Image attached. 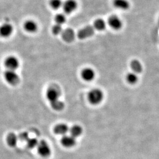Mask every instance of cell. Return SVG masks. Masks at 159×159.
<instances>
[{"mask_svg":"<svg viewBox=\"0 0 159 159\" xmlns=\"http://www.w3.org/2000/svg\"><path fill=\"white\" fill-rule=\"evenodd\" d=\"M103 93L100 89H93L89 93L88 99L89 102L92 104H98L101 102L103 99Z\"/></svg>","mask_w":159,"mask_h":159,"instance_id":"obj_1","label":"cell"},{"mask_svg":"<svg viewBox=\"0 0 159 159\" xmlns=\"http://www.w3.org/2000/svg\"><path fill=\"white\" fill-rule=\"evenodd\" d=\"M61 90L57 85H52L50 87L46 93L47 98L50 103L59 100Z\"/></svg>","mask_w":159,"mask_h":159,"instance_id":"obj_2","label":"cell"},{"mask_svg":"<svg viewBox=\"0 0 159 159\" xmlns=\"http://www.w3.org/2000/svg\"><path fill=\"white\" fill-rule=\"evenodd\" d=\"M4 79L10 85H16L19 84L20 81V79L19 75L14 70H7L5 71L4 74Z\"/></svg>","mask_w":159,"mask_h":159,"instance_id":"obj_3","label":"cell"},{"mask_svg":"<svg viewBox=\"0 0 159 159\" xmlns=\"http://www.w3.org/2000/svg\"><path fill=\"white\" fill-rule=\"evenodd\" d=\"M38 152L44 157H47L51 154V149L45 140H41L37 146Z\"/></svg>","mask_w":159,"mask_h":159,"instance_id":"obj_4","label":"cell"},{"mask_svg":"<svg viewBox=\"0 0 159 159\" xmlns=\"http://www.w3.org/2000/svg\"><path fill=\"white\" fill-rule=\"evenodd\" d=\"M4 65L8 70L15 71L20 66V62L17 57L10 56L6 58L4 61Z\"/></svg>","mask_w":159,"mask_h":159,"instance_id":"obj_5","label":"cell"},{"mask_svg":"<svg viewBox=\"0 0 159 159\" xmlns=\"http://www.w3.org/2000/svg\"><path fill=\"white\" fill-rule=\"evenodd\" d=\"M94 33V28L89 25L80 30L78 32V37L81 40H83L91 37Z\"/></svg>","mask_w":159,"mask_h":159,"instance_id":"obj_6","label":"cell"},{"mask_svg":"<svg viewBox=\"0 0 159 159\" xmlns=\"http://www.w3.org/2000/svg\"><path fill=\"white\" fill-rule=\"evenodd\" d=\"M63 7L65 13L69 14L77 9V3L75 0H67L63 3Z\"/></svg>","mask_w":159,"mask_h":159,"instance_id":"obj_7","label":"cell"},{"mask_svg":"<svg viewBox=\"0 0 159 159\" xmlns=\"http://www.w3.org/2000/svg\"><path fill=\"white\" fill-rule=\"evenodd\" d=\"M13 32V27L10 24L5 23L0 26V35L7 38L10 37Z\"/></svg>","mask_w":159,"mask_h":159,"instance_id":"obj_8","label":"cell"},{"mask_svg":"<svg viewBox=\"0 0 159 159\" xmlns=\"http://www.w3.org/2000/svg\"><path fill=\"white\" fill-rule=\"evenodd\" d=\"M61 143L65 148H72L75 146L76 140L74 137L71 136V135H64L61 140Z\"/></svg>","mask_w":159,"mask_h":159,"instance_id":"obj_9","label":"cell"},{"mask_svg":"<svg viewBox=\"0 0 159 159\" xmlns=\"http://www.w3.org/2000/svg\"><path fill=\"white\" fill-rule=\"evenodd\" d=\"M109 25L114 30H119L122 27V22L119 18L116 16H112L108 18Z\"/></svg>","mask_w":159,"mask_h":159,"instance_id":"obj_10","label":"cell"},{"mask_svg":"<svg viewBox=\"0 0 159 159\" xmlns=\"http://www.w3.org/2000/svg\"><path fill=\"white\" fill-rule=\"evenodd\" d=\"M61 35L63 40L66 42L71 43L74 40L75 38V33L74 31L71 29H67L63 30Z\"/></svg>","mask_w":159,"mask_h":159,"instance_id":"obj_11","label":"cell"},{"mask_svg":"<svg viewBox=\"0 0 159 159\" xmlns=\"http://www.w3.org/2000/svg\"><path fill=\"white\" fill-rule=\"evenodd\" d=\"M81 76L87 81H90L95 77V72L90 68H84L81 72Z\"/></svg>","mask_w":159,"mask_h":159,"instance_id":"obj_12","label":"cell"},{"mask_svg":"<svg viewBox=\"0 0 159 159\" xmlns=\"http://www.w3.org/2000/svg\"><path fill=\"white\" fill-rule=\"evenodd\" d=\"M68 131H69V127L68 125L63 123L58 124L56 125L54 128V131L57 135H61V136L66 135Z\"/></svg>","mask_w":159,"mask_h":159,"instance_id":"obj_13","label":"cell"},{"mask_svg":"<svg viewBox=\"0 0 159 159\" xmlns=\"http://www.w3.org/2000/svg\"><path fill=\"white\" fill-rule=\"evenodd\" d=\"M24 28L26 31L30 33H34L38 30V25L33 20H28L24 23Z\"/></svg>","mask_w":159,"mask_h":159,"instance_id":"obj_14","label":"cell"},{"mask_svg":"<svg viewBox=\"0 0 159 159\" xmlns=\"http://www.w3.org/2000/svg\"><path fill=\"white\" fill-rule=\"evenodd\" d=\"M18 138L17 135L14 133H10L7 137V143L8 145L11 148L16 146Z\"/></svg>","mask_w":159,"mask_h":159,"instance_id":"obj_15","label":"cell"},{"mask_svg":"<svg viewBox=\"0 0 159 159\" xmlns=\"http://www.w3.org/2000/svg\"><path fill=\"white\" fill-rule=\"evenodd\" d=\"M113 4L117 8L121 10H127L130 7V4L127 0H114Z\"/></svg>","mask_w":159,"mask_h":159,"instance_id":"obj_16","label":"cell"},{"mask_svg":"<svg viewBox=\"0 0 159 159\" xmlns=\"http://www.w3.org/2000/svg\"><path fill=\"white\" fill-rule=\"evenodd\" d=\"M131 69L133 70L134 72L136 73H140L142 71L143 67L142 64L140 61L137 60H133L130 64Z\"/></svg>","mask_w":159,"mask_h":159,"instance_id":"obj_17","label":"cell"},{"mask_svg":"<svg viewBox=\"0 0 159 159\" xmlns=\"http://www.w3.org/2000/svg\"><path fill=\"white\" fill-rule=\"evenodd\" d=\"M70 135L74 138L80 136L83 133V129L81 126L78 125H73L70 130Z\"/></svg>","mask_w":159,"mask_h":159,"instance_id":"obj_18","label":"cell"},{"mask_svg":"<svg viewBox=\"0 0 159 159\" xmlns=\"http://www.w3.org/2000/svg\"><path fill=\"white\" fill-rule=\"evenodd\" d=\"M94 28L99 31H102L106 29V24L102 19H97L94 23Z\"/></svg>","mask_w":159,"mask_h":159,"instance_id":"obj_19","label":"cell"},{"mask_svg":"<svg viewBox=\"0 0 159 159\" xmlns=\"http://www.w3.org/2000/svg\"><path fill=\"white\" fill-rule=\"evenodd\" d=\"M50 104H51V107L52 108V109H54V110H56V111H61L63 110V108H64V102L59 100H57L55 102H51Z\"/></svg>","mask_w":159,"mask_h":159,"instance_id":"obj_20","label":"cell"},{"mask_svg":"<svg viewBox=\"0 0 159 159\" xmlns=\"http://www.w3.org/2000/svg\"><path fill=\"white\" fill-rule=\"evenodd\" d=\"M126 80L129 83L131 84H136L138 81V77L136 74L133 73H130L127 75Z\"/></svg>","mask_w":159,"mask_h":159,"instance_id":"obj_21","label":"cell"},{"mask_svg":"<svg viewBox=\"0 0 159 159\" xmlns=\"http://www.w3.org/2000/svg\"><path fill=\"white\" fill-rule=\"evenodd\" d=\"M63 2L61 0H51L50 5L51 8L54 10H58L63 6Z\"/></svg>","mask_w":159,"mask_h":159,"instance_id":"obj_22","label":"cell"},{"mask_svg":"<svg viewBox=\"0 0 159 159\" xmlns=\"http://www.w3.org/2000/svg\"><path fill=\"white\" fill-rule=\"evenodd\" d=\"M55 21L57 24L62 25L66 21V17L63 14H58L55 17Z\"/></svg>","mask_w":159,"mask_h":159,"instance_id":"obj_23","label":"cell"},{"mask_svg":"<svg viewBox=\"0 0 159 159\" xmlns=\"http://www.w3.org/2000/svg\"><path fill=\"white\" fill-rule=\"evenodd\" d=\"M39 143V141L35 138H29L27 141V145L30 148H34L35 147H37Z\"/></svg>","mask_w":159,"mask_h":159,"instance_id":"obj_24","label":"cell"},{"mask_svg":"<svg viewBox=\"0 0 159 159\" xmlns=\"http://www.w3.org/2000/svg\"><path fill=\"white\" fill-rule=\"evenodd\" d=\"M63 28L61 25L59 24H56L53 26L52 29V33L54 35H58V34H61L63 32Z\"/></svg>","mask_w":159,"mask_h":159,"instance_id":"obj_25","label":"cell"},{"mask_svg":"<svg viewBox=\"0 0 159 159\" xmlns=\"http://www.w3.org/2000/svg\"><path fill=\"white\" fill-rule=\"evenodd\" d=\"M18 138L21 141L27 142L29 139V134L27 132H22L18 135Z\"/></svg>","mask_w":159,"mask_h":159,"instance_id":"obj_26","label":"cell"}]
</instances>
